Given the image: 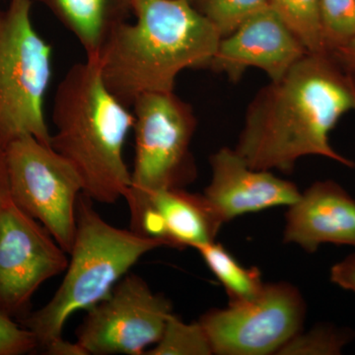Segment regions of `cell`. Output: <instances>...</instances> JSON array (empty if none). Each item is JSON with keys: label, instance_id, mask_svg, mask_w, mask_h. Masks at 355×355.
<instances>
[{"label": "cell", "instance_id": "9a60e30c", "mask_svg": "<svg viewBox=\"0 0 355 355\" xmlns=\"http://www.w3.org/2000/svg\"><path fill=\"white\" fill-rule=\"evenodd\" d=\"M83 46L88 60H97L116 26L125 22L130 0H44Z\"/></svg>", "mask_w": 355, "mask_h": 355}, {"label": "cell", "instance_id": "5bb4252c", "mask_svg": "<svg viewBox=\"0 0 355 355\" xmlns=\"http://www.w3.org/2000/svg\"><path fill=\"white\" fill-rule=\"evenodd\" d=\"M288 207L284 242L308 253L323 244L355 247V200L338 184L318 182Z\"/></svg>", "mask_w": 355, "mask_h": 355}, {"label": "cell", "instance_id": "52a82bcc", "mask_svg": "<svg viewBox=\"0 0 355 355\" xmlns=\"http://www.w3.org/2000/svg\"><path fill=\"white\" fill-rule=\"evenodd\" d=\"M6 157L11 200L69 254L76 239L77 203L83 193L78 173L51 146L32 135L9 142Z\"/></svg>", "mask_w": 355, "mask_h": 355}, {"label": "cell", "instance_id": "7c38bea8", "mask_svg": "<svg viewBox=\"0 0 355 355\" xmlns=\"http://www.w3.org/2000/svg\"><path fill=\"white\" fill-rule=\"evenodd\" d=\"M211 181L205 197L224 223L243 214L292 205L300 198L296 184L256 170L234 149L221 148L210 157Z\"/></svg>", "mask_w": 355, "mask_h": 355}, {"label": "cell", "instance_id": "603a6c76", "mask_svg": "<svg viewBox=\"0 0 355 355\" xmlns=\"http://www.w3.org/2000/svg\"><path fill=\"white\" fill-rule=\"evenodd\" d=\"M331 282L355 293V254L331 266Z\"/></svg>", "mask_w": 355, "mask_h": 355}, {"label": "cell", "instance_id": "44dd1931", "mask_svg": "<svg viewBox=\"0 0 355 355\" xmlns=\"http://www.w3.org/2000/svg\"><path fill=\"white\" fill-rule=\"evenodd\" d=\"M320 17L328 48L355 38V0H320Z\"/></svg>", "mask_w": 355, "mask_h": 355}, {"label": "cell", "instance_id": "cb8c5ba5", "mask_svg": "<svg viewBox=\"0 0 355 355\" xmlns=\"http://www.w3.org/2000/svg\"><path fill=\"white\" fill-rule=\"evenodd\" d=\"M49 355H88V352L78 342L70 343L62 336L49 343L44 349Z\"/></svg>", "mask_w": 355, "mask_h": 355}, {"label": "cell", "instance_id": "e0dca14e", "mask_svg": "<svg viewBox=\"0 0 355 355\" xmlns=\"http://www.w3.org/2000/svg\"><path fill=\"white\" fill-rule=\"evenodd\" d=\"M270 6L308 53L326 55L320 0H270Z\"/></svg>", "mask_w": 355, "mask_h": 355}, {"label": "cell", "instance_id": "8992f818", "mask_svg": "<svg viewBox=\"0 0 355 355\" xmlns=\"http://www.w3.org/2000/svg\"><path fill=\"white\" fill-rule=\"evenodd\" d=\"M135 156L125 200L130 218L159 191L184 188L196 177L190 146L197 120L173 92H151L132 103Z\"/></svg>", "mask_w": 355, "mask_h": 355}, {"label": "cell", "instance_id": "7a4b0ae2", "mask_svg": "<svg viewBox=\"0 0 355 355\" xmlns=\"http://www.w3.org/2000/svg\"><path fill=\"white\" fill-rule=\"evenodd\" d=\"M137 20L114 28L97 58L105 84L127 107L173 92L184 69L207 67L220 35L191 0H130Z\"/></svg>", "mask_w": 355, "mask_h": 355}, {"label": "cell", "instance_id": "9c48e42d", "mask_svg": "<svg viewBox=\"0 0 355 355\" xmlns=\"http://www.w3.org/2000/svg\"><path fill=\"white\" fill-rule=\"evenodd\" d=\"M86 312L76 336L88 354L141 355L160 340L173 309L142 277L127 273Z\"/></svg>", "mask_w": 355, "mask_h": 355}, {"label": "cell", "instance_id": "7402d4cb", "mask_svg": "<svg viewBox=\"0 0 355 355\" xmlns=\"http://www.w3.org/2000/svg\"><path fill=\"white\" fill-rule=\"evenodd\" d=\"M38 349L31 331L0 312V355H22Z\"/></svg>", "mask_w": 355, "mask_h": 355}, {"label": "cell", "instance_id": "d4e9b609", "mask_svg": "<svg viewBox=\"0 0 355 355\" xmlns=\"http://www.w3.org/2000/svg\"><path fill=\"white\" fill-rule=\"evenodd\" d=\"M10 198L7 176L6 148L0 144V203Z\"/></svg>", "mask_w": 355, "mask_h": 355}, {"label": "cell", "instance_id": "3957f363", "mask_svg": "<svg viewBox=\"0 0 355 355\" xmlns=\"http://www.w3.org/2000/svg\"><path fill=\"white\" fill-rule=\"evenodd\" d=\"M51 146L73 166L92 202L125 198L130 172L123 146L135 116L107 87L97 60L72 65L58 84L53 106Z\"/></svg>", "mask_w": 355, "mask_h": 355}, {"label": "cell", "instance_id": "5b68a950", "mask_svg": "<svg viewBox=\"0 0 355 355\" xmlns=\"http://www.w3.org/2000/svg\"><path fill=\"white\" fill-rule=\"evenodd\" d=\"M31 0H11L0 9V144L32 135L51 146L44 97L53 49L33 25Z\"/></svg>", "mask_w": 355, "mask_h": 355}, {"label": "cell", "instance_id": "6da1fadb", "mask_svg": "<svg viewBox=\"0 0 355 355\" xmlns=\"http://www.w3.org/2000/svg\"><path fill=\"white\" fill-rule=\"evenodd\" d=\"M354 109L355 90L347 79L326 55L307 53L254 98L234 150L263 171L291 172L310 155L354 167L330 144L331 130Z\"/></svg>", "mask_w": 355, "mask_h": 355}, {"label": "cell", "instance_id": "ba28073f", "mask_svg": "<svg viewBox=\"0 0 355 355\" xmlns=\"http://www.w3.org/2000/svg\"><path fill=\"white\" fill-rule=\"evenodd\" d=\"M306 304L287 282L266 284L251 300L205 313L200 319L214 354H277L302 330Z\"/></svg>", "mask_w": 355, "mask_h": 355}, {"label": "cell", "instance_id": "4316f807", "mask_svg": "<svg viewBox=\"0 0 355 355\" xmlns=\"http://www.w3.org/2000/svg\"></svg>", "mask_w": 355, "mask_h": 355}, {"label": "cell", "instance_id": "484cf974", "mask_svg": "<svg viewBox=\"0 0 355 355\" xmlns=\"http://www.w3.org/2000/svg\"><path fill=\"white\" fill-rule=\"evenodd\" d=\"M342 51L343 57L349 62L352 67H355V38L349 41V43L343 44L338 48Z\"/></svg>", "mask_w": 355, "mask_h": 355}, {"label": "cell", "instance_id": "8fae6325", "mask_svg": "<svg viewBox=\"0 0 355 355\" xmlns=\"http://www.w3.org/2000/svg\"><path fill=\"white\" fill-rule=\"evenodd\" d=\"M307 53L270 6L221 38L209 65L233 80H238L245 70L256 67L275 81Z\"/></svg>", "mask_w": 355, "mask_h": 355}, {"label": "cell", "instance_id": "ffe728a7", "mask_svg": "<svg viewBox=\"0 0 355 355\" xmlns=\"http://www.w3.org/2000/svg\"><path fill=\"white\" fill-rule=\"evenodd\" d=\"M350 334L330 326L315 327L308 333H299L287 342L277 354L336 355L349 342Z\"/></svg>", "mask_w": 355, "mask_h": 355}, {"label": "cell", "instance_id": "277c9868", "mask_svg": "<svg viewBox=\"0 0 355 355\" xmlns=\"http://www.w3.org/2000/svg\"><path fill=\"white\" fill-rule=\"evenodd\" d=\"M161 247L164 244L158 240L111 225L83 193L77 203L76 239L64 280L46 305L24 318L23 326L44 349L62 336L69 317L106 298L144 254Z\"/></svg>", "mask_w": 355, "mask_h": 355}, {"label": "cell", "instance_id": "d6986e66", "mask_svg": "<svg viewBox=\"0 0 355 355\" xmlns=\"http://www.w3.org/2000/svg\"><path fill=\"white\" fill-rule=\"evenodd\" d=\"M198 10L224 38L254 14L270 6V0H198Z\"/></svg>", "mask_w": 355, "mask_h": 355}, {"label": "cell", "instance_id": "4fadbf2b", "mask_svg": "<svg viewBox=\"0 0 355 355\" xmlns=\"http://www.w3.org/2000/svg\"><path fill=\"white\" fill-rule=\"evenodd\" d=\"M224 222L205 195L183 188L159 191L130 218V230L174 249L214 242Z\"/></svg>", "mask_w": 355, "mask_h": 355}, {"label": "cell", "instance_id": "ac0fdd59", "mask_svg": "<svg viewBox=\"0 0 355 355\" xmlns=\"http://www.w3.org/2000/svg\"><path fill=\"white\" fill-rule=\"evenodd\" d=\"M146 354L210 355L214 354V352L200 322L186 324L172 314L166 323L160 340Z\"/></svg>", "mask_w": 355, "mask_h": 355}, {"label": "cell", "instance_id": "30bf717a", "mask_svg": "<svg viewBox=\"0 0 355 355\" xmlns=\"http://www.w3.org/2000/svg\"><path fill=\"white\" fill-rule=\"evenodd\" d=\"M67 254L11 198L0 203V312L25 315L42 284L65 272Z\"/></svg>", "mask_w": 355, "mask_h": 355}, {"label": "cell", "instance_id": "2e32d148", "mask_svg": "<svg viewBox=\"0 0 355 355\" xmlns=\"http://www.w3.org/2000/svg\"><path fill=\"white\" fill-rule=\"evenodd\" d=\"M196 250L225 288L229 303L251 300L263 291L260 270L245 268L222 245L211 242Z\"/></svg>", "mask_w": 355, "mask_h": 355}]
</instances>
